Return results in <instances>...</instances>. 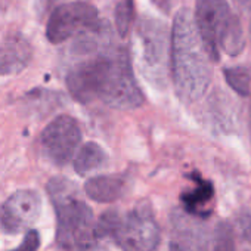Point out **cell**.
Returning <instances> with one entry per match:
<instances>
[{"instance_id": "6da1fadb", "label": "cell", "mask_w": 251, "mask_h": 251, "mask_svg": "<svg viewBox=\"0 0 251 251\" xmlns=\"http://www.w3.org/2000/svg\"><path fill=\"white\" fill-rule=\"evenodd\" d=\"M67 87L80 103L99 100L114 109H135L144 103L130 55L124 48L75 64L67 74Z\"/></svg>"}, {"instance_id": "7a4b0ae2", "label": "cell", "mask_w": 251, "mask_h": 251, "mask_svg": "<svg viewBox=\"0 0 251 251\" xmlns=\"http://www.w3.org/2000/svg\"><path fill=\"white\" fill-rule=\"evenodd\" d=\"M213 59L198 33L194 17L180 9L170 37V70L177 96L192 103L200 100L213 78Z\"/></svg>"}, {"instance_id": "3957f363", "label": "cell", "mask_w": 251, "mask_h": 251, "mask_svg": "<svg viewBox=\"0 0 251 251\" xmlns=\"http://www.w3.org/2000/svg\"><path fill=\"white\" fill-rule=\"evenodd\" d=\"M48 194L56 213V244L65 251H81L98 244L96 220L92 208L81 200L75 183L53 177Z\"/></svg>"}, {"instance_id": "277c9868", "label": "cell", "mask_w": 251, "mask_h": 251, "mask_svg": "<svg viewBox=\"0 0 251 251\" xmlns=\"http://www.w3.org/2000/svg\"><path fill=\"white\" fill-rule=\"evenodd\" d=\"M98 236H109L121 251H155L161 241V229L148 202L127 213L109 210L96 222Z\"/></svg>"}, {"instance_id": "5b68a950", "label": "cell", "mask_w": 251, "mask_h": 251, "mask_svg": "<svg viewBox=\"0 0 251 251\" xmlns=\"http://www.w3.org/2000/svg\"><path fill=\"white\" fill-rule=\"evenodd\" d=\"M194 21L213 62L219 61L220 49L229 56L242 52L245 46L242 25L226 0H197Z\"/></svg>"}, {"instance_id": "8992f818", "label": "cell", "mask_w": 251, "mask_h": 251, "mask_svg": "<svg viewBox=\"0 0 251 251\" xmlns=\"http://www.w3.org/2000/svg\"><path fill=\"white\" fill-rule=\"evenodd\" d=\"M136 56L142 74L154 86H163L169 70V33L166 25L144 17L136 25Z\"/></svg>"}, {"instance_id": "52a82bcc", "label": "cell", "mask_w": 251, "mask_h": 251, "mask_svg": "<svg viewBox=\"0 0 251 251\" xmlns=\"http://www.w3.org/2000/svg\"><path fill=\"white\" fill-rule=\"evenodd\" d=\"M99 15L98 11L86 2H71L58 6L46 25V37L50 43L59 45L68 39L98 30Z\"/></svg>"}, {"instance_id": "ba28073f", "label": "cell", "mask_w": 251, "mask_h": 251, "mask_svg": "<svg viewBox=\"0 0 251 251\" xmlns=\"http://www.w3.org/2000/svg\"><path fill=\"white\" fill-rule=\"evenodd\" d=\"M81 142V129L75 118L59 115L52 120L40 136V147L45 157L55 166H65L74 157Z\"/></svg>"}, {"instance_id": "9c48e42d", "label": "cell", "mask_w": 251, "mask_h": 251, "mask_svg": "<svg viewBox=\"0 0 251 251\" xmlns=\"http://www.w3.org/2000/svg\"><path fill=\"white\" fill-rule=\"evenodd\" d=\"M42 207V197L37 191L20 189L0 207V226L11 235L28 232L39 220Z\"/></svg>"}, {"instance_id": "30bf717a", "label": "cell", "mask_w": 251, "mask_h": 251, "mask_svg": "<svg viewBox=\"0 0 251 251\" xmlns=\"http://www.w3.org/2000/svg\"><path fill=\"white\" fill-rule=\"evenodd\" d=\"M192 188L186 189L180 195V202L186 214L198 219H207L213 211L214 201V186L210 180L194 172L191 175Z\"/></svg>"}, {"instance_id": "8fae6325", "label": "cell", "mask_w": 251, "mask_h": 251, "mask_svg": "<svg viewBox=\"0 0 251 251\" xmlns=\"http://www.w3.org/2000/svg\"><path fill=\"white\" fill-rule=\"evenodd\" d=\"M33 49L20 34H12L0 45V77L21 73L30 64Z\"/></svg>"}, {"instance_id": "7c38bea8", "label": "cell", "mask_w": 251, "mask_h": 251, "mask_svg": "<svg viewBox=\"0 0 251 251\" xmlns=\"http://www.w3.org/2000/svg\"><path fill=\"white\" fill-rule=\"evenodd\" d=\"M127 186V176L126 175H100L90 177L84 185V194L100 204L117 201Z\"/></svg>"}, {"instance_id": "4fadbf2b", "label": "cell", "mask_w": 251, "mask_h": 251, "mask_svg": "<svg viewBox=\"0 0 251 251\" xmlns=\"http://www.w3.org/2000/svg\"><path fill=\"white\" fill-rule=\"evenodd\" d=\"M106 163L108 154L105 150L96 142H87L78 150L74 158V170L78 176H86L103 169Z\"/></svg>"}, {"instance_id": "5bb4252c", "label": "cell", "mask_w": 251, "mask_h": 251, "mask_svg": "<svg viewBox=\"0 0 251 251\" xmlns=\"http://www.w3.org/2000/svg\"><path fill=\"white\" fill-rule=\"evenodd\" d=\"M227 84L241 96H248L251 90V71L244 65L229 67L223 71Z\"/></svg>"}, {"instance_id": "9a60e30c", "label": "cell", "mask_w": 251, "mask_h": 251, "mask_svg": "<svg viewBox=\"0 0 251 251\" xmlns=\"http://www.w3.org/2000/svg\"><path fill=\"white\" fill-rule=\"evenodd\" d=\"M133 0H120L115 9V25L120 37H126L129 34L133 24Z\"/></svg>"}, {"instance_id": "2e32d148", "label": "cell", "mask_w": 251, "mask_h": 251, "mask_svg": "<svg viewBox=\"0 0 251 251\" xmlns=\"http://www.w3.org/2000/svg\"><path fill=\"white\" fill-rule=\"evenodd\" d=\"M213 251H235L232 226L227 222H220L216 226L213 236Z\"/></svg>"}, {"instance_id": "e0dca14e", "label": "cell", "mask_w": 251, "mask_h": 251, "mask_svg": "<svg viewBox=\"0 0 251 251\" xmlns=\"http://www.w3.org/2000/svg\"><path fill=\"white\" fill-rule=\"evenodd\" d=\"M39 245H40V235L37 230L31 229L25 233L23 242L11 251H37Z\"/></svg>"}, {"instance_id": "ac0fdd59", "label": "cell", "mask_w": 251, "mask_h": 251, "mask_svg": "<svg viewBox=\"0 0 251 251\" xmlns=\"http://www.w3.org/2000/svg\"><path fill=\"white\" fill-rule=\"evenodd\" d=\"M238 227L245 239H251V217L248 214H242L239 217Z\"/></svg>"}, {"instance_id": "d6986e66", "label": "cell", "mask_w": 251, "mask_h": 251, "mask_svg": "<svg viewBox=\"0 0 251 251\" xmlns=\"http://www.w3.org/2000/svg\"><path fill=\"white\" fill-rule=\"evenodd\" d=\"M152 3L164 14H169L170 12V8H172V0H152Z\"/></svg>"}, {"instance_id": "ffe728a7", "label": "cell", "mask_w": 251, "mask_h": 251, "mask_svg": "<svg viewBox=\"0 0 251 251\" xmlns=\"http://www.w3.org/2000/svg\"><path fill=\"white\" fill-rule=\"evenodd\" d=\"M81 251H109V250H106L105 247H102V245L96 244V245H93V247H89V248H86V250H81Z\"/></svg>"}, {"instance_id": "44dd1931", "label": "cell", "mask_w": 251, "mask_h": 251, "mask_svg": "<svg viewBox=\"0 0 251 251\" xmlns=\"http://www.w3.org/2000/svg\"><path fill=\"white\" fill-rule=\"evenodd\" d=\"M238 5L244 9H250L251 8V0H236Z\"/></svg>"}, {"instance_id": "7402d4cb", "label": "cell", "mask_w": 251, "mask_h": 251, "mask_svg": "<svg viewBox=\"0 0 251 251\" xmlns=\"http://www.w3.org/2000/svg\"><path fill=\"white\" fill-rule=\"evenodd\" d=\"M170 251H188V250H185V248H183L182 245H179V244H172Z\"/></svg>"}, {"instance_id": "603a6c76", "label": "cell", "mask_w": 251, "mask_h": 251, "mask_svg": "<svg viewBox=\"0 0 251 251\" xmlns=\"http://www.w3.org/2000/svg\"><path fill=\"white\" fill-rule=\"evenodd\" d=\"M250 133H251V103H250Z\"/></svg>"}, {"instance_id": "cb8c5ba5", "label": "cell", "mask_w": 251, "mask_h": 251, "mask_svg": "<svg viewBox=\"0 0 251 251\" xmlns=\"http://www.w3.org/2000/svg\"><path fill=\"white\" fill-rule=\"evenodd\" d=\"M250 39H251V23H250Z\"/></svg>"}]
</instances>
